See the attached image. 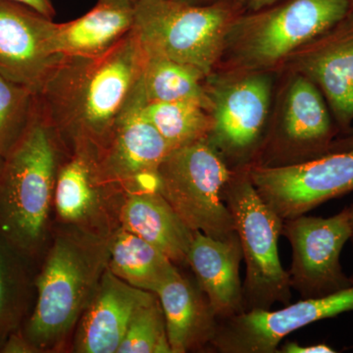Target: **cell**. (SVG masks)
Returning <instances> with one entry per match:
<instances>
[{"instance_id": "1", "label": "cell", "mask_w": 353, "mask_h": 353, "mask_svg": "<svg viewBox=\"0 0 353 353\" xmlns=\"http://www.w3.org/2000/svg\"><path fill=\"white\" fill-rule=\"evenodd\" d=\"M145 59L134 29L97 57H59L37 99L67 152L99 157L141 81Z\"/></svg>"}, {"instance_id": "2", "label": "cell", "mask_w": 353, "mask_h": 353, "mask_svg": "<svg viewBox=\"0 0 353 353\" xmlns=\"http://www.w3.org/2000/svg\"><path fill=\"white\" fill-rule=\"evenodd\" d=\"M111 234L54 224L37 273L36 303L21 329L38 353L70 352L79 320L108 270Z\"/></svg>"}, {"instance_id": "3", "label": "cell", "mask_w": 353, "mask_h": 353, "mask_svg": "<svg viewBox=\"0 0 353 353\" xmlns=\"http://www.w3.org/2000/svg\"><path fill=\"white\" fill-rule=\"evenodd\" d=\"M66 148L37 99L31 123L0 171V241L39 269L54 228V190Z\"/></svg>"}, {"instance_id": "4", "label": "cell", "mask_w": 353, "mask_h": 353, "mask_svg": "<svg viewBox=\"0 0 353 353\" xmlns=\"http://www.w3.org/2000/svg\"><path fill=\"white\" fill-rule=\"evenodd\" d=\"M350 12V0H282L239 14L228 28L215 70L278 73L294 53Z\"/></svg>"}, {"instance_id": "5", "label": "cell", "mask_w": 353, "mask_h": 353, "mask_svg": "<svg viewBox=\"0 0 353 353\" xmlns=\"http://www.w3.org/2000/svg\"><path fill=\"white\" fill-rule=\"evenodd\" d=\"M134 30L148 57L168 58L210 75L219 64L234 0L192 6L180 0H136Z\"/></svg>"}, {"instance_id": "6", "label": "cell", "mask_w": 353, "mask_h": 353, "mask_svg": "<svg viewBox=\"0 0 353 353\" xmlns=\"http://www.w3.org/2000/svg\"><path fill=\"white\" fill-rule=\"evenodd\" d=\"M223 199L233 216L246 265L245 311L269 310L277 303H290L289 273L283 268L278 252L284 220L259 196L248 166L234 169Z\"/></svg>"}, {"instance_id": "7", "label": "cell", "mask_w": 353, "mask_h": 353, "mask_svg": "<svg viewBox=\"0 0 353 353\" xmlns=\"http://www.w3.org/2000/svg\"><path fill=\"white\" fill-rule=\"evenodd\" d=\"M274 72L215 70L205 79L213 126L208 143L230 168L252 165L273 109Z\"/></svg>"}, {"instance_id": "8", "label": "cell", "mask_w": 353, "mask_h": 353, "mask_svg": "<svg viewBox=\"0 0 353 353\" xmlns=\"http://www.w3.org/2000/svg\"><path fill=\"white\" fill-rule=\"evenodd\" d=\"M233 172L204 139L167 154L157 168V190L192 232L225 239L236 233L223 199Z\"/></svg>"}, {"instance_id": "9", "label": "cell", "mask_w": 353, "mask_h": 353, "mask_svg": "<svg viewBox=\"0 0 353 353\" xmlns=\"http://www.w3.org/2000/svg\"><path fill=\"white\" fill-rule=\"evenodd\" d=\"M287 73L268 129L252 165L287 166L331 152L336 134L329 106L307 78Z\"/></svg>"}, {"instance_id": "10", "label": "cell", "mask_w": 353, "mask_h": 353, "mask_svg": "<svg viewBox=\"0 0 353 353\" xmlns=\"http://www.w3.org/2000/svg\"><path fill=\"white\" fill-rule=\"evenodd\" d=\"M261 199L283 220L304 215L353 190V148L287 166L248 165Z\"/></svg>"}, {"instance_id": "11", "label": "cell", "mask_w": 353, "mask_h": 353, "mask_svg": "<svg viewBox=\"0 0 353 353\" xmlns=\"http://www.w3.org/2000/svg\"><path fill=\"white\" fill-rule=\"evenodd\" d=\"M282 234L292 245L290 285L301 299L330 296L352 285L341 264L350 239L347 208L331 217L304 214L284 220Z\"/></svg>"}, {"instance_id": "12", "label": "cell", "mask_w": 353, "mask_h": 353, "mask_svg": "<svg viewBox=\"0 0 353 353\" xmlns=\"http://www.w3.org/2000/svg\"><path fill=\"white\" fill-rule=\"evenodd\" d=\"M352 285L330 296L305 299L279 310H250L219 320L211 347L221 353H276L285 336L320 320L353 311Z\"/></svg>"}, {"instance_id": "13", "label": "cell", "mask_w": 353, "mask_h": 353, "mask_svg": "<svg viewBox=\"0 0 353 353\" xmlns=\"http://www.w3.org/2000/svg\"><path fill=\"white\" fill-rule=\"evenodd\" d=\"M141 79L99 155L104 178L123 192L157 190V168L170 146L143 111Z\"/></svg>"}, {"instance_id": "14", "label": "cell", "mask_w": 353, "mask_h": 353, "mask_svg": "<svg viewBox=\"0 0 353 353\" xmlns=\"http://www.w3.org/2000/svg\"><path fill=\"white\" fill-rule=\"evenodd\" d=\"M124 194L104 178L94 153L68 152L58 169L54 224L111 234L119 227L118 210Z\"/></svg>"}, {"instance_id": "15", "label": "cell", "mask_w": 353, "mask_h": 353, "mask_svg": "<svg viewBox=\"0 0 353 353\" xmlns=\"http://www.w3.org/2000/svg\"><path fill=\"white\" fill-rule=\"evenodd\" d=\"M50 18L31 7L0 0V76L38 94L61 55Z\"/></svg>"}, {"instance_id": "16", "label": "cell", "mask_w": 353, "mask_h": 353, "mask_svg": "<svg viewBox=\"0 0 353 353\" xmlns=\"http://www.w3.org/2000/svg\"><path fill=\"white\" fill-rule=\"evenodd\" d=\"M280 72L307 78L326 99L341 129L353 122V13L305 44Z\"/></svg>"}, {"instance_id": "17", "label": "cell", "mask_w": 353, "mask_h": 353, "mask_svg": "<svg viewBox=\"0 0 353 353\" xmlns=\"http://www.w3.org/2000/svg\"><path fill=\"white\" fill-rule=\"evenodd\" d=\"M154 292L105 271L74 332L70 352L117 353L137 309Z\"/></svg>"}, {"instance_id": "18", "label": "cell", "mask_w": 353, "mask_h": 353, "mask_svg": "<svg viewBox=\"0 0 353 353\" xmlns=\"http://www.w3.org/2000/svg\"><path fill=\"white\" fill-rule=\"evenodd\" d=\"M243 260V248L236 232L225 239L211 238L201 232H194L188 265L219 320L245 311L240 277Z\"/></svg>"}, {"instance_id": "19", "label": "cell", "mask_w": 353, "mask_h": 353, "mask_svg": "<svg viewBox=\"0 0 353 353\" xmlns=\"http://www.w3.org/2000/svg\"><path fill=\"white\" fill-rule=\"evenodd\" d=\"M157 294L163 308L172 353L211 347L219 319L199 285L179 270Z\"/></svg>"}, {"instance_id": "20", "label": "cell", "mask_w": 353, "mask_h": 353, "mask_svg": "<svg viewBox=\"0 0 353 353\" xmlns=\"http://www.w3.org/2000/svg\"><path fill=\"white\" fill-rule=\"evenodd\" d=\"M118 224L164 253L175 265H188L194 232L176 215L158 190L125 192Z\"/></svg>"}, {"instance_id": "21", "label": "cell", "mask_w": 353, "mask_h": 353, "mask_svg": "<svg viewBox=\"0 0 353 353\" xmlns=\"http://www.w3.org/2000/svg\"><path fill=\"white\" fill-rule=\"evenodd\" d=\"M134 6L99 1L76 20L57 23L54 43L58 54L94 57L106 52L134 29Z\"/></svg>"}, {"instance_id": "22", "label": "cell", "mask_w": 353, "mask_h": 353, "mask_svg": "<svg viewBox=\"0 0 353 353\" xmlns=\"http://www.w3.org/2000/svg\"><path fill=\"white\" fill-rule=\"evenodd\" d=\"M108 268L132 287L154 294L179 271L155 246L121 227L111 234Z\"/></svg>"}, {"instance_id": "23", "label": "cell", "mask_w": 353, "mask_h": 353, "mask_svg": "<svg viewBox=\"0 0 353 353\" xmlns=\"http://www.w3.org/2000/svg\"><path fill=\"white\" fill-rule=\"evenodd\" d=\"M39 269L0 241V338L19 331L37 299Z\"/></svg>"}, {"instance_id": "24", "label": "cell", "mask_w": 353, "mask_h": 353, "mask_svg": "<svg viewBox=\"0 0 353 353\" xmlns=\"http://www.w3.org/2000/svg\"><path fill=\"white\" fill-rule=\"evenodd\" d=\"M205 74L196 67L168 58L148 57L141 75L146 102L194 101L209 111Z\"/></svg>"}, {"instance_id": "25", "label": "cell", "mask_w": 353, "mask_h": 353, "mask_svg": "<svg viewBox=\"0 0 353 353\" xmlns=\"http://www.w3.org/2000/svg\"><path fill=\"white\" fill-rule=\"evenodd\" d=\"M143 111L171 150L208 139L212 130V118L201 102L145 101Z\"/></svg>"}, {"instance_id": "26", "label": "cell", "mask_w": 353, "mask_h": 353, "mask_svg": "<svg viewBox=\"0 0 353 353\" xmlns=\"http://www.w3.org/2000/svg\"><path fill=\"white\" fill-rule=\"evenodd\" d=\"M36 103V92L0 76V159H4L24 136Z\"/></svg>"}, {"instance_id": "27", "label": "cell", "mask_w": 353, "mask_h": 353, "mask_svg": "<svg viewBox=\"0 0 353 353\" xmlns=\"http://www.w3.org/2000/svg\"><path fill=\"white\" fill-rule=\"evenodd\" d=\"M117 353H172L163 308L157 294L137 309Z\"/></svg>"}, {"instance_id": "28", "label": "cell", "mask_w": 353, "mask_h": 353, "mask_svg": "<svg viewBox=\"0 0 353 353\" xmlns=\"http://www.w3.org/2000/svg\"><path fill=\"white\" fill-rule=\"evenodd\" d=\"M0 353H38V350L19 330L7 336Z\"/></svg>"}, {"instance_id": "29", "label": "cell", "mask_w": 353, "mask_h": 353, "mask_svg": "<svg viewBox=\"0 0 353 353\" xmlns=\"http://www.w3.org/2000/svg\"><path fill=\"white\" fill-rule=\"evenodd\" d=\"M281 353H334L336 352L333 347L326 343H318V345H301L296 341L285 343L278 350Z\"/></svg>"}, {"instance_id": "30", "label": "cell", "mask_w": 353, "mask_h": 353, "mask_svg": "<svg viewBox=\"0 0 353 353\" xmlns=\"http://www.w3.org/2000/svg\"><path fill=\"white\" fill-rule=\"evenodd\" d=\"M282 0H234L241 13L256 12L275 6Z\"/></svg>"}, {"instance_id": "31", "label": "cell", "mask_w": 353, "mask_h": 353, "mask_svg": "<svg viewBox=\"0 0 353 353\" xmlns=\"http://www.w3.org/2000/svg\"><path fill=\"white\" fill-rule=\"evenodd\" d=\"M14 1L20 2V3L31 7L34 10L38 11L39 13L43 14L46 17L52 20L57 14L54 6H52L50 0H14Z\"/></svg>"}, {"instance_id": "32", "label": "cell", "mask_w": 353, "mask_h": 353, "mask_svg": "<svg viewBox=\"0 0 353 353\" xmlns=\"http://www.w3.org/2000/svg\"><path fill=\"white\" fill-rule=\"evenodd\" d=\"M185 3L192 4V6H206V4L213 3L217 0H180Z\"/></svg>"}, {"instance_id": "33", "label": "cell", "mask_w": 353, "mask_h": 353, "mask_svg": "<svg viewBox=\"0 0 353 353\" xmlns=\"http://www.w3.org/2000/svg\"><path fill=\"white\" fill-rule=\"evenodd\" d=\"M348 218H350V239L353 246V203L352 205L348 206Z\"/></svg>"}, {"instance_id": "34", "label": "cell", "mask_w": 353, "mask_h": 353, "mask_svg": "<svg viewBox=\"0 0 353 353\" xmlns=\"http://www.w3.org/2000/svg\"><path fill=\"white\" fill-rule=\"evenodd\" d=\"M103 2H114V3L134 4L136 0H99Z\"/></svg>"}, {"instance_id": "35", "label": "cell", "mask_w": 353, "mask_h": 353, "mask_svg": "<svg viewBox=\"0 0 353 353\" xmlns=\"http://www.w3.org/2000/svg\"><path fill=\"white\" fill-rule=\"evenodd\" d=\"M353 148V137L352 139H350V143H347V148L345 150H348V148Z\"/></svg>"}, {"instance_id": "36", "label": "cell", "mask_w": 353, "mask_h": 353, "mask_svg": "<svg viewBox=\"0 0 353 353\" xmlns=\"http://www.w3.org/2000/svg\"><path fill=\"white\" fill-rule=\"evenodd\" d=\"M4 341H6V340H4V339L0 338V350H1L2 345H3Z\"/></svg>"}, {"instance_id": "37", "label": "cell", "mask_w": 353, "mask_h": 353, "mask_svg": "<svg viewBox=\"0 0 353 353\" xmlns=\"http://www.w3.org/2000/svg\"><path fill=\"white\" fill-rule=\"evenodd\" d=\"M350 11L353 13V0H350Z\"/></svg>"}, {"instance_id": "38", "label": "cell", "mask_w": 353, "mask_h": 353, "mask_svg": "<svg viewBox=\"0 0 353 353\" xmlns=\"http://www.w3.org/2000/svg\"><path fill=\"white\" fill-rule=\"evenodd\" d=\"M2 164H3V159H0V171H1Z\"/></svg>"}]
</instances>
